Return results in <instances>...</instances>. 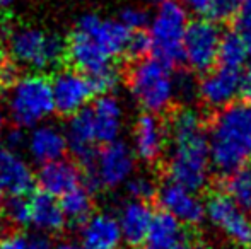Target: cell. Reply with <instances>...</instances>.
<instances>
[{"label":"cell","instance_id":"6da1fadb","mask_svg":"<svg viewBox=\"0 0 251 249\" xmlns=\"http://www.w3.org/2000/svg\"><path fill=\"white\" fill-rule=\"evenodd\" d=\"M169 181L200 191L210 181V154L203 118L193 108H181L171 116L169 128Z\"/></svg>","mask_w":251,"mask_h":249},{"label":"cell","instance_id":"7a4b0ae2","mask_svg":"<svg viewBox=\"0 0 251 249\" xmlns=\"http://www.w3.org/2000/svg\"><path fill=\"white\" fill-rule=\"evenodd\" d=\"M210 166L229 174L251 160V101L221 108L207 132Z\"/></svg>","mask_w":251,"mask_h":249},{"label":"cell","instance_id":"3957f363","mask_svg":"<svg viewBox=\"0 0 251 249\" xmlns=\"http://www.w3.org/2000/svg\"><path fill=\"white\" fill-rule=\"evenodd\" d=\"M133 99L146 113H164L176 99V77L159 58H139L128 75Z\"/></svg>","mask_w":251,"mask_h":249},{"label":"cell","instance_id":"277c9868","mask_svg":"<svg viewBox=\"0 0 251 249\" xmlns=\"http://www.w3.org/2000/svg\"><path fill=\"white\" fill-rule=\"evenodd\" d=\"M7 111L19 128H33L43 123L55 111L50 80L38 73L17 77L10 84Z\"/></svg>","mask_w":251,"mask_h":249},{"label":"cell","instance_id":"5b68a950","mask_svg":"<svg viewBox=\"0 0 251 249\" xmlns=\"http://www.w3.org/2000/svg\"><path fill=\"white\" fill-rule=\"evenodd\" d=\"M188 27V10L178 0H164L149 23L151 51L169 67L183 62V40Z\"/></svg>","mask_w":251,"mask_h":249},{"label":"cell","instance_id":"8992f818","mask_svg":"<svg viewBox=\"0 0 251 249\" xmlns=\"http://www.w3.org/2000/svg\"><path fill=\"white\" fill-rule=\"evenodd\" d=\"M102 145L86 166V188L89 191L101 186L118 188L135 173V154L125 142L113 140Z\"/></svg>","mask_w":251,"mask_h":249},{"label":"cell","instance_id":"52a82bcc","mask_svg":"<svg viewBox=\"0 0 251 249\" xmlns=\"http://www.w3.org/2000/svg\"><path fill=\"white\" fill-rule=\"evenodd\" d=\"M14 60L34 70H47L58 65L67 55V45L58 34L45 33L36 27H23L10 36Z\"/></svg>","mask_w":251,"mask_h":249},{"label":"cell","instance_id":"ba28073f","mask_svg":"<svg viewBox=\"0 0 251 249\" xmlns=\"http://www.w3.org/2000/svg\"><path fill=\"white\" fill-rule=\"evenodd\" d=\"M221 38L222 31L214 21L197 19L188 23L183 40V62L199 73L214 68L219 57Z\"/></svg>","mask_w":251,"mask_h":249},{"label":"cell","instance_id":"9c48e42d","mask_svg":"<svg viewBox=\"0 0 251 249\" xmlns=\"http://www.w3.org/2000/svg\"><path fill=\"white\" fill-rule=\"evenodd\" d=\"M205 219L231 243L238 246L251 244V217L236 205L226 193H215L205 203Z\"/></svg>","mask_w":251,"mask_h":249},{"label":"cell","instance_id":"30bf717a","mask_svg":"<svg viewBox=\"0 0 251 249\" xmlns=\"http://www.w3.org/2000/svg\"><path fill=\"white\" fill-rule=\"evenodd\" d=\"M53 108L56 113L63 116H72L74 113L86 108V104L93 99V87L80 70L65 68L55 73L50 80Z\"/></svg>","mask_w":251,"mask_h":249},{"label":"cell","instance_id":"8fae6325","mask_svg":"<svg viewBox=\"0 0 251 249\" xmlns=\"http://www.w3.org/2000/svg\"><path fill=\"white\" fill-rule=\"evenodd\" d=\"M155 196L162 210L171 213L181 224L199 226L205 220V203L193 189L175 181H168L159 189H155Z\"/></svg>","mask_w":251,"mask_h":249},{"label":"cell","instance_id":"7c38bea8","mask_svg":"<svg viewBox=\"0 0 251 249\" xmlns=\"http://www.w3.org/2000/svg\"><path fill=\"white\" fill-rule=\"evenodd\" d=\"M75 29L86 33L109 58L125 53L130 29H126L120 21L102 19L96 14H86L79 19Z\"/></svg>","mask_w":251,"mask_h":249},{"label":"cell","instance_id":"4fadbf2b","mask_svg":"<svg viewBox=\"0 0 251 249\" xmlns=\"http://www.w3.org/2000/svg\"><path fill=\"white\" fill-rule=\"evenodd\" d=\"M239 70L224 65L207 70L199 82V97L205 106L214 110H221L234 103L239 94Z\"/></svg>","mask_w":251,"mask_h":249},{"label":"cell","instance_id":"5bb4252c","mask_svg":"<svg viewBox=\"0 0 251 249\" xmlns=\"http://www.w3.org/2000/svg\"><path fill=\"white\" fill-rule=\"evenodd\" d=\"M168 130L157 114L144 113L133 126V154L144 162H155L164 154Z\"/></svg>","mask_w":251,"mask_h":249},{"label":"cell","instance_id":"9a60e30c","mask_svg":"<svg viewBox=\"0 0 251 249\" xmlns=\"http://www.w3.org/2000/svg\"><path fill=\"white\" fill-rule=\"evenodd\" d=\"M36 176L21 154L12 149L0 150V186L10 196H26L33 191Z\"/></svg>","mask_w":251,"mask_h":249},{"label":"cell","instance_id":"2e32d148","mask_svg":"<svg viewBox=\"0 0 251 249\" xmlns=\"http://www.w3.org/2000/svg\"><path fill=\"white\" fill-rule=\"evenodd\" d=\"M89 113L96 142L108 143L118 140L123 130V120H125V111L118 97L111 94H101V97H98L89 108Z\"/></svg>","mask_w":251,"mask_h":249},{"label":"cell","instance_id":"e0dca14e","mask_svg":"<svg viewBox=\"0 0 251 249\" xmlns=\"http://www.w3.org/2000/svg\"><path fill=\"white\" fill-rule=\"evenodd\" d=\"M123 243L122 230L115 215L101 212L89 215L80 229L82 249H120Z\"/></svg>","mask_w":251,"mask_h":249},{"label":"cell","instance_id":"ac0fdd59","mask_svg":"<svg viewBox=\"0 0 251 249\" xmlns=\"http://www.w3.org/2000/svg\"><path fill=\"white\" fill-rule=\"evenodd\" d=\"M26 147L31 159L38 164L62 159L69 150L65 132L50 123H40L33 126L29 135L26 136Z\"/></svg>","mask_w":251,"mask_h":249},{"label":"cell","instance_id":"d6986e66","mask_svg":"<svg viewBox=\"0 0 251 249\" xmlns=\"http://www.w3.org/2000/svg\"><path fill=\"white\" fill-rule=\"evenodd\" d=\"M36 181L45 193L60 198L82 183V173L75 162L62 157V159L41 164Z\"/></svg>","mask_w":251,"mask_h":249},{"label":"cell","instance_id":"ffe728a7","mask_svg":"<svg viewBox=\"0 0 251 249\" xmlns=\"http://www.w3.org/2000/svg\"><path fill=\"white\" fill-rule=\"evenodd\" d=\"M67 147L72 150V154L84 164H91L94 157V143H96V135H94L93 120H91L89 110L82 108L80 111L74 113L70 116L65 130Z\"/></svg>","mask_w":251,"mask_h":249},{"label":"cell","instance_id":"44dd1931","mask_svg":"<svg viewBox=\"0 0 251 249\" xmlns=\"http://www.w3.org/2000/svg\"><path fill=\"white\" fill-rule=\"evenodd\" d=\"M152 208L144 200L132 198L130 202H125L120 208V213L116 217L118 220L122 237L130 246H139L144 243V237L149 229L152 219Z\"/></svg>","mask_w":251,"mask_h":249},{"label":"cell","instance_id":"7402d4cb","mask_svg":"<svg viewBox=\"0 0 251 249\" xmlns=\"http://www.w3.org/2000/svg\"><path fill=\"white\" fill-rule=\"evenodd\" d=\"M29 224L43 234H55L65 227L67 220L55 196L41 191L29 198Z\"/></svg>","mask_w":251,"mask_h":249},{"label":"cell","instance_id":"603a6c76","mask_svg":"<svg viewBox=\"0 0 251 249\" xmlns=\"http://www.w3.org/2000/svg\"><path fill=\"white\" fill-rule=\"evenodd\" d=\"M181 239V222L176 220L171 213L162 210V212L152 213L149 229H147L142 244L146 246V249H171Z\"/></svg>","mask_w":251,"mask_h":249},{"label":"cell","instance_id":"cb8c5ba5","mask_svg":"<svg viewBox=\"0 0 251 249\" xmlns=\"http://www.w3.org/2000/svg\"><path fill=\"white\" fill-rule=\"evenodd\" d=\"M250 60L251 53L248 50V45L239 31H229V33L222 34L217 57V62H221V65L241 70Z\"/></svg>","mask_w":251,"mask_h":249},{"label":"cell","instance_id":"d4e9b609","mask_svg":"<svg viewBox=\"0 0 251 249\" xmlns=\"http://www.w3.org/2000/svg\"><path fill=\"white\" fill-rule=\"evenodd\" d=\"M60 206L65 215V220L74 226L82 224L93 212V196L86 186H77L60 196Z\"/></svg>","mask_w":251,"mask_h":249},{"label":"cell","instance_id":"484cf974","mask_svg":"<svg viewBox=\"0 0 251 249\" xmlns=\"http://www.w3.org/2000/svg\"><path fill=\"white\" fill-rule=\"evenodd\" d=\"M226 195L236 205L251 213V166L245 164L229 173V178L226 181Z\"/></svg>","mask_w":251,"mask_h":249},{"label":"cell","instance_id":"4316f807","mask_svg":"<svg viewBox=\"0 0 251 249\" xmlns=\"http://www.w3.org/2000/svg\"><path fill=\"white\" fill-rule=\"evenodd\" d=\"M87 79H89L93 91H94V92H98V94L113 92V91L120 86V80H122V79H120L118 68H115L111 63H109V65H106V67H102V68H100V70H96V72L89 73V75H87Z\"/></svg>","mask_w":251,"mask_h":249},{"label":"cell","instance_id":"83f0119b","mask_svg":"<svg viewBox=\"0 0 251 249\" xmlns=\"http://www.w3.org/2000/svg\"><path fill=\"white\" fill-rule=\"evenodd\" d=\"M5 215L14 226H29V200L24 196H10L5 205Z\"/></svg>","mask_w":251,"mask_h":249},{"label":"cell","instance_id":"f1b7e54d","mask_svg":"<svg viewBox=\"0 0 251 249\" xmlns=\"http://www.w3.org/2000/svg\"><path fill=\"white\" fill-rule=\"evenodd\" d=\"M120 23L130 31H139L149 26L151 16L147 10L140 9V7H125L120 14Z\"/></svg>","mask_w":251,"mask_h":249},{"label":"cell","instance_id":"f546056e","mask_svg":"<svg viewBox=\"0 0 251 249\" xmlns=\"http://www.w3.org/2000/svg\"><path fill=\"white\" fill-rule=\"evenodd\" d=\"M125 186L132 198L144 200V202H147L149 198H152V196L155 195V189H157L154 184V181L147 176H132L125 183Z\"/></svg>","mask_w":251,"mask_h":249},{"label":"cell","instance_id":"4dcf8cb0","mask_svg":"<svg viewBox=\"0 0 251 249\" xmlns=\"http://www.w3.org/2000/svg\"><path fill=\"white\" fill-rule=\"evenodd\" d=\"M151 51V40L149 34L144 33L142 29L130 31L128 41H126L125 53L132 58H144Z\"/></svg>","mask_w":251,"mask_h":249},{"label":"cell","instance_id":"1f68e13d","mask_svg":"<svg viewBox=\"0 0 251 249\" xmlns=\"http://www.w3.org/2000/svg\"><path fill=\"white\" fill-rule=\"evenodd\" d=\"M241 3L243 0H210L208 16L214 17L215 21H226L229 17H234Z\"/></svg>","mask_w":251,"mask_h":249},{"label":"cell","instance_id":"d6a6232c","mask_svg":"<svg viewBox=\"0 0 251 249\" xmlns=\"http://www.w3.org/2000/svg\"><path fill=\"white\" fill-rule=\"evenodd\" d=\"M199 96V82L188 73H181L176 77V97L183 101H193Z\"/></svg>","mask_w":251,"mask_h":249},{"label":"cell","instance_id":"836d02e7","mask_svg":"<svg viewBox=\"0 0 251 249\" xmlns=\"http://www.w3.org/2000/svg\"><path fill=\"white\" fill-rule=\"evenodd\" d=\"M234 17H236V31L251 33V0H243V3L239 5Z\"/></svg>","mask_w":251,"mask_h":249},{"label":"cell","instance_id":"e575fe53","mask_svg":"<svg viewBox=\"0 0 251 249\" xmlns=\"http://www.w3.org/2000/svg\"><path fill=\"white\" fill-rule=\"evenodd\" d=\"M0 249H27V239L21 234H5L0 237Z\"/></svg>","mask_w":251,"mask_h":249},{"label":"cell","instance_id":"d590c367","mask_svg":"<svg viewBox=\"0 0 251 249\" xmlns=\"http://www.w3.org/2000/svg\"><path fill=\"white\" fill-rule=\"evenodd\" d=\"M5 143H7V149H12V150L23 147L24 143H26V136H24V133H23V128L17 126L16 130H10L5 136Z\"/></svg>","mask_w":251,"mask_h":249},{"label":"cell","instance_id":"8d00e7d4","mask_svg":"<svg viewBox=\"0 0 251 249\" xmlns=\"http://www.w3.org/2000/svg\"><path fill=\"white\" fill-rule=\"evenodd\" d=\"M181 3L186 7V10H192L197 16H208L210 0H183Z\"/></svg>","mask_w":251,"mask_h":249},{"label":"cell","instance_id":"74e56055","mask_svg":"<svg viewBox=\"0 0 251 249\" xmlns=\"http://www.w3.org/2000/svg\"><path fill=\"white\" fill-rule=\"evenodd\" d=\"M239 94L246 101H251V65L245 68V72L239 75Z\"/></svg>","mask_w":251,"mask_h":249},{"label":"cell","instance_id":"f35d334b","mask_svg":"<svg viewBox=\"0 0 251 249\" xmlns=\"http://www.w3.org/2000/svg\"><path fill=\"white\" fill-rule=\"evenodd\" d=\"M17 77L19 75H17L16 67L9 65V63H5V65L0 68V84H2V86H10Z\"/></svg>","mask_w":251,"mask_h":249},{"label":"cell","instance_id":"ab89813d","mask_svg":"<svg viewBox=\"0 0 251 249\" xmlns=\"http://www.w3.org/2000/svg\"><path fill=\"white\" fill-rule=\"evenodd\" d=\"M171 249H200L197 246L195 243H192V241H186V239H181L176 246H173Z\"/></svg>","mask_w":251,"mask_h":249},{"label":"cell","instance_id":"60d3db41","mask_svg":"<svg viewBox=\"0 0 251 249\" xmlns=\"http://www.w3.org/2000/svg\"><path fill=\"white\" fill-rule=\"evenodd\" d=\"M50 249H82L79 246V244H75V243H69V241H67V243H60V244H55V246H53L51 244V248Z\"/></svg>","mask_w":251,"mask_h":249},{"label":"cell","instance_id":"b9f144b4","mask_svg":"<svg viewBox=\"0 0 251 249\" xmlns=\"http://www.w3.org/2000/svg\"><path fill=\"white\" fill-rule=\"evenodd\" d=\"M3 132H5V114L0 110V143H2V140H3Z\"/></svg>","mask_w":251,"mask_h":249},{"label":"cell","instance_id":"7bdbcfd3","mask_svg":"<svg viewBox=\"0 0 251 249\" xmlns=\"http://www.w3.org/2000/svg\"><path fill=\"white\" fill-rule=\"evenodd\" d=\"M5 63H7V55H5V50H3V46L0 45V68H2Z\"/></svg>","mask_w":251,"mask_h":249},{"label":"cell","instance_id":"ee69618b","mask_svg":"<svg viewBox=\"0 0 251 249\" xmlns=\"http://www.w3.org/2000/svg\"><path fill=\"white\" fill-rule=\"evenodd\" d=\"M16 2V0H0V7H9V5H12V3Z\"/></svg>","mask_w":251,"mask_h":249},{"label":"cell","instance_id":"f6af8a7d","mask_svg":"<svg viewBox=\"0 0 251 249\" xmlns=\"http://www.w3.org/2000/svg\"><path fill=\"white\" fill-rule=\"evenodd\" d=\"M2 193H3V189H2V186H0V198H2Z\"/></svg>","mask_w":251,"mask_h":249},{"label":"cell","instance_id":"bcb514c9","mask_svg":"<svg viewBox=\"0 0 251 249\" xmlns=\"http://www.w3.org/2000/svg\"><path fill=\"white\" fill-rule=\"evenodd\" d=\"M154 2H159V3H161V2H164V0H154Z\"/></svg>","mask_w":251,"mask_h":249}]
</instances>
